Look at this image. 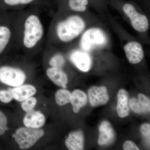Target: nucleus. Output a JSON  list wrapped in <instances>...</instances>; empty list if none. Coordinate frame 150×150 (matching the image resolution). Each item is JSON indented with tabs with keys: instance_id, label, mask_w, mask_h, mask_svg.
<instances>
[{
	"instance_id": "nucleus-25",
	"label": "nucleus",
	"mask_w": 150,
	"mask_h": 150,
	"mask_svg": "<svg viewBox=\"0 0 150 150\" xmlns=\"http://www.w3.org/2000/svg\"><path fill=\"white\" fill-rule=\"evenodd\" d=\"M7 125V118L4 112L0 110V136L4 135L8 130Z\"/></svg>"
},
{
	"instance_id": "nucleus-16",
	"label": "nucleus",
	"mask_w": 150,
	"mask_h": 150,
	"mask_svg": "<svg viewBox=\"0 0 150 150\" xmlns=\"http://www.w3.org/2000/svg\"><path fill=\"white\" fill-rule=\"evenodd\" d=\"M13 99L21 102L35 95L36 90L35 87L31 85H24L10 88Z\"/></svg>"
},
{
	"instance_id": "nucleus-19",
	"label": "nucleus",
	"mask_w": 150,
	"mask_h": 150,
	"mask_svg": "<svg viewBox=\"0 0 150 150\" xmlns=\"http://www.w3.org/2000/svg\"><path fill=\"white\" fill-rule=\"evenodd\" d=\"M129 106L134 112L139 114L150 112V107L145 105L142 101L136 98L131 99L129 101Z\"/></svg>"
},
{
	"instance_id": "nucleus-20",
	"label": "nucleus",
	"mask_w": 150,
	"mask_h": 150,
	"mask_svg": "<svg viewBox=\"0 0 150 150\" xmlns=\"http://www.w3.org/2000/svg\"><path fill=\"white\" fill-rule=\"evenodd\" d=\"M71 93L66 89H60L56 92L55 100L56 103L60 106L65 105L71 101Z\"/></svg>"
},
{
	"instance_id": "nucleus-22",
	"label": "nucleus",
	"mask_w": 150,
	"mask_h": 150,
	"mask_svg": "<svg viewBox=\"0 0 150 150\" xmlns=\"http://www.w3.org/2000/svg\"><path fill=\"white\" fill-rule=\"evenodd\" d=\"M65 64V60L62 54H55L49 60V64L51 67L62 69Z\"/></svg>"
},
{
	"instance_id": "nucleus-14",
	"label": "nucleus",
	"mask_w": 150,
	"mask_h": 150,
	"mask_svg": "<svg viewBox=\"0 0 150 150\" xmlns=\"http://www.w3.org/2000/svg\"><path fill=\"white\" fill-rule=\"evenodd\" d=\"M46 73L47 76L56 85L64 88H67L68 77L62 69L51 67L46 70Z\"/></svg>"
},
{
	"instance_id": "nucleus-10",
	"label": "nucleus",
	"mask_w": 150,
	"mask_h": 150,
	"mask_svg": "<svg viewBox=\"0 0 150 150\" xmlns=\"http://www.w3.org/2000/svg\"><path fill=\"white\" fill-rule=\"evenodd\" d=\"M124 50L127 59L131 64H138L144 58V52L142 45L136 41H131L126 44Z\"/></svg>"
},
{
	"instance_id": "nucleus-23",
	"label": "nucleus",
	"mask_w": 150,
	"mask_h": 150,
	"mask_svg": "<svg viewBox=\"0 0 150 150\" xmlns=\"http://www.w3.org/2000/svg\"><path fill=\"white\" fill-rule=\"evenodd\" d=\"M37 103V100L35 98L30 97L23 100L21 104V107L23 110L26 112L33 110Z\"/></svg>"
},
{
	"instance_id": "nucleus-17",
	"label": "nucleus",
	"mask_w": 150,
	"mask_h": 150,
	"mask_svg": "<svg viewBox=\"0 0 150 150\" xmlns=\"http://www.w3.org/2000/svg\"><path fill=\"white\" fill-rule=\"evenodd\" d=\"M117 111L120 118H125L129 115V97L127 92L123 89H121L118 93Z\"/></svg>"
},
{
	"instance_id": "nucleus-1",
	"label": "nucleus",
	"mask_w": 150,
	"mask_h": 150,
	"mask_svg": "<svg viewBox=\"0 0 150 150\" xmlns=\"http://www.w3.org/2000/svg\"><path fill=\"white\" fill-rule=\"evenodd\" d=\"M16 12V48L31 52L41 48L45 29L36 11Z\"/></svg>"
},
{
	"instance_id": "nucleus-27",
	"label": "nucleus",
	"mask_w": 150,
	"mask_h": 150,
	"mask_svg": "<svg viewBox=\"0 0 150 150\" xmlns=\"http://www.w3.org/2000/svg\"><path fill=\"white\" fill-rule=\"evenodd\" d=\"M124 150H139L140 149L134 142L131 141H127L124 142L123 146Z\"/></svg>"
},
{
	"instance_id": "nucleus-18",
	"label": "nucleus",
	"mask_w": 150,
	"mask_h": 150,
	"mask_svg": "<svg viewBox=\"0 0 150 150\" xmlns=\"http://www.w3.org/2000/svg\"><path fill=\"white\" fill-rule=\"evenodd\" d=\"M88 97L84 92L80 90H76L71 93V101L75 113H78L81 108L86 104Z\"/></svg>"
},
{
	"instance_id": "nucleus-5",
	"label": "nucleus",
	"mask_w": 150,
	"mask_h": 150,
	"mask_svg": "<svg viewBox=\"0 0 150 150\" xmlns=\"http://www.w3.org/2000/svg\"><path fill=\"white\" fill-rule=\"evenodd\" d=\"M26 78V74L21 69L10 65H0L1 83L16 87L23 84Z\"/></svg>"
},
{
	"instance_id": "nucleus-2",
	"label": "nucleus",
	"mask_w": 150,
	"mask_h": 150,
	"mask_svg": "<svg viewBox=\"0 0 150 150\" xmlns=\"http://www.w3.org/2000/svg\"><path fill=\"white\" fill-rule=\"evenodd\" d=\"M86 27L85 22L80 17L71 16L55 24L54 29L50 30L49 33L54 34L58 40L63 43L72 41L83 31Z\"/></svg>"
},
{
	"instance_id": "nucleus-12",
	"label": "nucleus",
	"mask_w": 150,
	"mask_h": 150,
	"mask_svg": "<svg viewBox=\"0 0 150 150\" xmlns=\"http://www.w3.org/2000/svg\"><path fill=\"white\" fill-rule=\"evenodd\" d=\"M45 121L46 118L43 113L34 110L27 112L23 120L25 127L33 129L41 128L45 124Z\"/></svg>"
},
{
	"instance_id": "nucleus-15",
	"label": "nucleus",
	"mask_w": 150,
	"mask_h": 150,
	"mask_svg": "<svg viewBox=\"0 0 150 150\" xmlns=\"http://www.w3.org/2000/svg\"><path fill=\"white\" fill-rule=\"evenodd\" d=\"M65 145L70 150H82L84 149V136L81 131L70 133L66 139Z\"/></svg>"
},
{
	"instance_id": "nucleus-8",
	"label": "nucleus",
	"mask_w": 150,
	"mask_h": 150,
	"mask_svg": "<svg viewBox=\"0 0 150 150\" xmlns=\"http://www.w3.org/2000/svg\"><path fill=\"white\" fill-rule=\"evenodd\" d=\"M88 93L90 103L92 107L103 105L109 100L107 88L104 86L98 87L93 86L89 89Z\"/></svg>"
},
{
	"instance_id": "nucleus-26",
	"label": "nucleus",
	"mask_w": 150,
	"mask_h": 150,
	"mask_svg": "<svg viewBox=\"0 0 150 150\" xmlns=\"http://www.w3.org/2000/svg\"><path fill=\"white\" fill-rule=\"evenodd\" d=\"M141 131L143 136H144L149 142H150V125L149 123H145L142 125Z\"/></svg>"
},
{
	"instance_id": "nucleus-13",
	"label": "nucleus",
	"mask_w": 150,
	"mask_h": 150,
	"mask_svg": "<svg viewBox=\"0 0 150 150\" xmlns=\"http://www.w3.org/2000/svg\"><path fill=\"white\" fill-rule=\"evenodd\" d=\"M39 0H0V9L19 11L25 7L35 4Z\"/></svg>"
},
{
	"instance_id": "nucleus-21",
	"label": "nucleus",
	"mask_w": 150,
	"mask_h": 150,
	"mask_svg": "<svg viewBox=\"0 0 150 150\" xmlns=\"http://www.w3.org/2000/svg\"><path fill=\"white\" fill-rule=\"evenodd\" d=\"M88 0H68V4L71 10L82 12L86 9Z\"/></svg>"
},
{
	"instance_id": "nucleus-3",
	"label": "nucleus",
	"mask_w": 150,
	"mask_h": 150,
	"mask_svg": "<svg viewBox=\"0 0 150 150\" xmlns=\"http://www.w3.org/2000/svg\"><path fill=\"white\" fill-rule=\"evenodd\" d=\"M16 12L0 9V57L16 48Z\"/></svg>"
},
{
	"instance_id": "nucleus-7",
	"label": "nucleus",
	"mask_w": 150,
	"mask_h": 150,
	"mask_svg": "<svg viewBox=\"0 0 150 150\" xmlns=\"http://www.w3.org/2000/svg\"><path fill=\"white\" fill-rule=\"evenodd\" d=\"M123 11L129 17L134 29L139 32H144L149 28V21L146 16L137 12L135 7L130 4H126Z\"/></svg>"
},
{
	"instance_id": "nucleus-28",
	"label": "nucleus",
	"mask_w": 150,
	"mask_h": 150,
	"mask_svg": "<svg viewBox=\"0 0 150 150\" xmlns=\"http://www.w3.org/2000/svg\"><path fill=\"white\" fill-rule=\"evenodd\" d=\"M138 99L148 107H150V100L148 97L143 94L140 93L138 96Z\"/></svg>"
},
{
	"instance_id": "nucleus-11",
	"label": "nucleus",
	"mask_w": 150,
	"mask_h": 150,
	"mask_svg": "<svg viewBox=\"0 0 150 150\" xmlns=\"http://www.w3.org/2000/svg\"><path fill=\"white\" fill-rule=\"evenodd\" d=\"M98 143L100 146L110 144L114 142L115 134L111 124L107 121H103L99 128Z\"/></svg>"
},
{
	"instance_id": "nucleus-6",
	"label": "nucleus",
	"mask_w": 150,
	"mask_h": 150,
	"mask_svg": "<svg viewBox=\"0 0 150 150\" xmlns=\"http://www.w3.org/2000/svg\"><path fill=\"white\" fill-rule=\"evenodd\" d=\"M107 42V37L103 31L98 28L88 30L82 36L80 46L82 50L88 52L97 47L104 46Z\"/></svg>"
},
{
	"instance_id": "nucleus-24",
	"label": "nucleus",
	"mask_w": 150,
	"mask_h": 150,
	"mask_svg": "<svg viewBox=\"0 0 150 150\" xmlns=\"http://www.w3.org/2000/svg\"><path fill=\"white\" fill-rule=\"evenodd\" d=\"M12 93L10 88L0 90V101L4 103H8L13 99Z\"/></svg>"
},
{
	"instance_id": "nucleus-4",
	"label": "nucleus",
	"mask_w": 150,
	"mask_h": 150,
	"mask_svg": "<svg viewBox=\"0 0 150 150\" xmlns=\"http://www.w3.org/2000/svg\"><path fill=\"white\" fill-rule=\"evenodd\" d=\"M44 134L43 129L22 127L16 130L13 137L18 144L20 149H27L35 144Z\"/></svg>"
},
{
	"instance_id": "nucleus-9",
	"label": "nucleus",
	"mask_w": 150,
	"mask_h": 150,
	"mask_svg": "<svg viewBox=\"0 0 150 150\" xmlns=\"http://www.w3.org/2000/svg\"><path fill=\"white\" fill-rule=\"evenodd\" d=\"M71 61L82 71H88L91 68L92 60L90 56L85 51L75 50L70 55Z\"/></svg>"
}]
</instances>
